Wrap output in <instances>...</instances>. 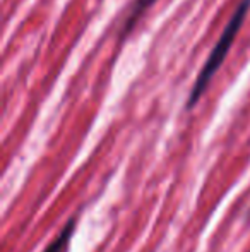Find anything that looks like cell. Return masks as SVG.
<instances>
[{"instance_id":"1","label":"cell","mask_w":250,"mask_h":252,"mask_svg":"<svg viewBox=\"0 0 250 252\" xmlns=\"http://www.w3.org/2000/svg\"><path fill=\"white\" fill-rule=\"evenodd\" d=\"M249 9H250V0H242V2L238 3L237 9H235L233 16L230 17L226 28H224L223 34H221L218 43L214 45V48L211 50L209 57H207L202 69H200L199 76H197L195 83H194L192 90H190L187 105H185L187 110L194 108V106L197 105V101L200 100V96L204 94L206 88L209 86L211 79H213V76L216 74V70L220 69L221 63L224 62V59H226V55H228V50H230V47L233 45V41H235V38H237L238 31H240L242 23H244Z\"/></svg>"},{"instance_id":"2","label":"cell","mask_w":250,"mask_h":252,"mask_svg":"<svg viewBox=\"0 0 250 252\" xmlns=\"http://www.w3.org/2000/svg\"><path fill=\"white\" fill-rule=\"evenodd\" d=\"M74 232H76V220L72 218L65 223L62 232L52 240L50 246H48L43 252H69V246H70V240H72V237H74Z\"/></svg>"},{"instance_id":"3","label":"cell","mask_w":250,"mask_h":252,"mask_svg":"<svg viewBox=\"0 0 250 252\" xmlns=\"http://www.w3.org/2000/svg\"><path fill=\"white\" fill-rule=\"evenodd\" d=\"M154 2H156V0H136V3H134L132 9H130L129 17L124 21V26H122V33H120L122 38L127 36V34L134 30V26L137 24V21L140 19V16H142V14L147 10V7H151Z\"/></svg>"},{"instance_id":"4","label":"cell","mask_w":250,"mask_h":252,"mask_svg":"<svg viewBox=\"0 0 250 252\" xmlns=\"http://www.w3.org/2000/svg\"><path fill=\"white\" fill-rule=\"evenodd\" d=\"M249 252H250V251H249Z\"/></svg>"}]
</instances>
